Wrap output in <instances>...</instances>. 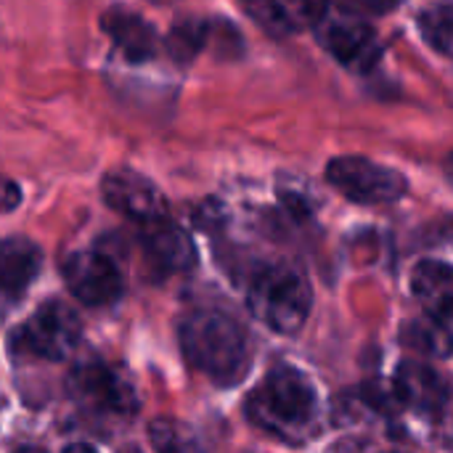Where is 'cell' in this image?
Masks as SVG:
<instances>
[{
    "label": "cell",
    "mask_w": 453,
    "mask_h": 453,
    "mask_svg": "<svg viewBox=\"0 0 453 453\" xmlns=\"http://www.w3.org/2000/svg\"><path fill=\"white\" fill-rule=\"evenodd\" d=\"M247 305L252 316L271 332L292 337L300 334L311 319L313 292L308 279L297 268L268 265L252 279Z\"/></svg>",
    "instance_id": "3"
},
{
    "label": "cell",
    "mask_w": 453,
    "mask_h": 453,
    "mask_svg": "<svg viewBox=\"0 0 453 453\" xmlns=\"http://www.w3.org/2000/svg\"><path fill=\"white\" fill-rule=\"evenodd\" d=\"M207 21L202 19H180L173 24L170 35H167V53L180 61V64H188L196 58V53L202 50V45L207 42Z\"/></svg>",
    "instance_id": "16"
},
{
    "label": "cell",
    "mask_w": 453,
    "mask_h": 453,
    "mask_svg": "<svg viewBox=\"0 0 453 453\" xmlns=\"http://www.w3.org/2000/svg\"><path fill=\"white\" fill-rule=\"evenodd\" d=\"M326 180L356 204H390L398 202L409 183L406 178L366 157H337L326 165Z\"/></svg>",
    "instance_id": "4"
},
{
    "label": "cell",
    "mask_w": 453,
    "mask_h": 453,
    "mask_svg": "<svg viewBox=\"0 0 453 453\" xmlns=\"http://www.w3.org/2000/svg\"><path fill=\"white\" fill-rule=\"evenodd\" d=\"M72 395L96 414L109 417H133L138 411V393L133 380L111 364L98 358L82 361L69 377Z\"/></svg>",
    "instance_id": "5"
},
{
    "label": "cell",
    "mask_w": 453,
    "mask_h": 453,
    "mask_svg": "<svg viewBox=\"0 0 453 453\" xmlns=\"http://www.w3.org/2000/svg\"><path fill=\"white\" fill-rule=\"evenodd\" d=\"M104 29L109 32V37L114 40V45L130 58V61H146L154 56L157 50V32L154 27L138 16V13H127V11H111L104 16Z\"/></svg>",
    "instance_id": "14"
},
{
    "label": "cell",
    "mask_w": 453,
    "mask_h": 453,
    "mask_svg": "<svg viewBox=\"0 0 453 453\" xmlns=\"http://www.w3.org/2000/svg\"><path fill=\"white\" fill-rule=\"evenodd\" d=\"M104 202L125 215L127 220H135L141 226H154L159 220H167V199L165 194L141 173L135 170H111L101 183Z\"/></svg>",
    "instance_id": "9"
},
{
    "label": "cell",
    "mask_w": 453,
    "mask_h": 453,
    "mask_svg": "<svg viewBox=\"0 0 453 453\" xmlns=\"http://www.w3.org/2000/svg\"><path fill=\"white\" fill-rule=\"evenodd\" d=\"M42 252L27 236L0 239V297H21L37 279Z\"/></svg>",
    "instance_id": "12"
},
{
    "label": "cell",
    "mask_w": 453,
    "mask_h": 453,
    "mask_svg": "<svg viewBox=\"0 0 453 453\" xmlns=\"http://www.w3.org/2000/svg\"><path fill=\"white\" fill-rule=\"evenodd\" d=\"M316 35L321 45L348 69L366 72L377 64L382 45L374 27L342 8H326L316 21Z\"/></svg>",
    "instance_id": "6"
},
{
    "label": "cell",
    "mask_w": 453,
    "mask_h": 453,
    "mask_svg": "<svg viewBox=\"0 0 453 453\" xmlns=\"http://www.w3.org/2000/svg\"><path fill=\"white\" fill-rule=\"evenodd\" d=\"M250 422L276 441L303 446L316 438L321 401L313 382L295 366H276L247 398Z\"/></svg>",
    "instance_id": "1"
},
{
    "label": "cell",
    "mask_w": 453,
    "mask_h": 453,
    "mask_svg": "<svg viewBox=\"0 0 453 453\" xmlns=\"http://www.w3.org/2000/svg\"><path fill=\"white\" fill-rule=\"evenodd\" d=\"M180 348L188 364L215 385L231 388L250 372V337L242 324L220 308H196L183 316Z\"/></svg>",
    "instance_id": "2"
},
{
    "label": "cell",
    "mask_w": 453,
    "mask_h": 453,
    "mask_svg": "<svg viewBox=\"0 0 453 453\" xmlns=\"http://www.w3.org/2000/svg\"><path fill=\"white\" fill-rule=\"evenodd\" d=\"M411 289L425 308V316L451 329L453 316V273L449 263L422 260L411 273Z\"/></svg>",
    "instance_id": "10"
},
{
    "label": "cell",
    "mask_w": 453,
    "mask_h": 453,
    "mask_svg": "<svg viewBox=\"0 0 453 453\" xmlns=\"http://www.w3.org/2000/svg\"><path fill=\"white\" fill-rule=\"evenodd\" d=\"M143 247H146L149 260L162 273H183L196 265V247H194L191 234H186L173 220H159L149 226Z\"/></svg>",
    "instance_id": "11"
},
{
    "label": "cell",
    "mask_w": 453,
    "mask_h": 453,
    "mask_svg": "<svg viewBox=\"0 0 453 453\" xmlns=\"http://www.w3.org/2000/svg\"><path fill=\"white\" fill-rule=\"evenodd\" d=\"M385 453H406V451H385Z\"/></svg>",
    "instance_id": "22"
},
{
    "label": "cell",
    "mask_w": 453,
    "mask_h": 453,
    "mask_svg": "<svg viewBox=\"0 0 453 453\" xmlns=\"http://www.w3.org/2000/svg\"><path fill=\"white\" fill-rule=\"evenodd\" d=\"M326 5L321 3H255L247 13L273 35H292L305 27H316Z\"/></svg>",
    "instance_id": "15"
},
{
    "label": "cell",
    "mask_w": 453,
    "mask_h": 453,
    "mask_svg": "<svg viewBox=\"0 0 453 453\" xmlns=\"http://www.w3.org/2000/svg\"><path fill=\"white\" fill-rule=\"evenodd\" d=\"M21 345L42 361H66L82 340L80 316L61 300L42 303L19 332Z\"/></svg>",
    "instance_id": "7"
},
{
    "label": "cell",
    "mask_w": 453,
    "mask_h": 453,
    "mask_svg": "<svg viewBox=\"0 0 453 453\" xmlns=\"http://www.w3.org/2000/svg\"><path fill=\"white\" fill-rule=\"evenodd\" d=\"M395 395L401 403L419 414H438L446 406V385L443 377L419 361H406L401 364L395 374Z\"/></svg>",
    "instance_id": "13"
},
{
    "label": "cell",
    "mask_w": 453,
    "mask_h": 453,
    "mask_svg": "<svg viewBox=\"0 0 453 453\" xmlns=\"http://www.w3.org/2000/svg\"><path fill=\"white\" fill-rule=\"evenodd\" d=\"M149 438L157 453H194L183 427L170 419H157L149 427Z\"/></svg>",
    "instance_id": "19"
},
{
    "label": "cell",
    "mask_w": 453,
    "mask_h": 453,
    "mask_svg": "<svg viewBox=\"0 0 453 453\" xmlns=\"http://www.w3.org/2000/svg\"><path fill=\"white\" fill-rule=\"evenodd\" d=\"M64 281L69 292L88 308H109L125 292V276L119 265L96 250L72 252L64 260Z\"/></svg>",
    "instance_id": "8"
},
{
    "label": "cell",
    "mask_w": 453,
    "mask_h": 453,
    "mask_svg": "<svg viewBox=\"0 0 453 453\" xmlns=\"http://www.w3.org/2000/svg\"><path fill=\"white\" fill-rule=\"evenodd\" d=\"M409 342L414 348H419L422 353L433 356V358H449V353H451V329L441 326V324H435L433 319L425 316L422 321L411 324Z\"/></svg>",
    "instance_id": "18"
},
{
    "label": "cell",
    "mask_w": 453,
    "mask_h": 453,
    "mask_svg": "<svg viewBox=\"0 0 453 453\" xmlns=\"http://www.w3.org/2000/svg\"><path fill=\"white\" fill-rule=\"evenodd\" d=\"M419 29L425 40L443 56H449L453 48V5L451 3H438L419 16Z\"/></svg>",
    "instance_id": "17"
},
{
    "label": "cell",
    "mask_w": 453,
    "mask_h": 453,
    "mask_svg": "<svg viewBox=\"0 0 453 453\" xmlns=\"http://www.w3.org/2000/svg\"><path fill=\"white\" fill-rule=\"evenodd\" d=\"M64 453H98L93 446H85V443H74V446H69Z\"/></svg>",
    "instance_id": "20"
},
{
    "label": "cell",
    "mask_w": 453,
    "mask_h": 453,
    "mask_svg": "<svg viewBox=\"0 0 453 453\" xmlns=\"http://www.w3.org/2000/svg\"><path fill=\"white\" fill-rule=\"evenodd\" d=\"M16 453H45L42 449H35V446H24V449H19Z\"/></svg>",
    "instance_id": "21"
}]
</instances>
